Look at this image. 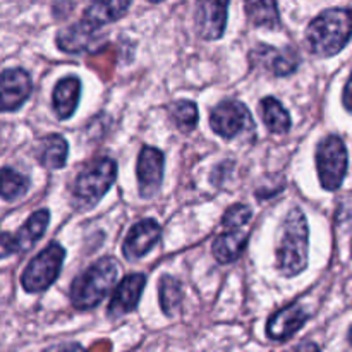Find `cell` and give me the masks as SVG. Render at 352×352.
Segmentation results:
<instances>
[{
    "label": "cell",
    "mask_w": 352,
    "mask_h": 352,
    "mask_svg": "<svg viewBox=\"0 0 352 352\" xmlns=\"http://www.w3.org/2000/svg\"><path fill=\"white\" fill-rule=\"evenodd\" d=\"M351 40V10L327 9L320 12L306 28V45L316 57L339 54Z\"/></svg>",
    "instance_id": "1"
},
{
    "label": "cell",
    "mask_w": 352,
    "mask_h": 352,
    "mask_svg": "<svg viewBox=\"0 0 352 352\" xmlns=\"http://www.w3.org/2000/svg\"><path fill=\"white\" fill-rule=\"evenodd\" d=\"M148 2H151V3H158V2H164V0H148Z\"/></svg>",
    "instance_id": "29"
},
{
    "label": "cell",
    "mask_w": 352,
    "mask_h": 352,
    "mask_svg": "<svg viewBox=\"0 0 352 352\" xmlns=\"http://www.w3.org/2000/svg\"><path fill=\"white\" fill-rule=\"evenodd\" d=\"M349 95H351V79H347L346 86H344V107H346V110L351 109Z\"/></svg>",
    "instance_id": "28"
},
{
    "label": "cell",
    "mask_w": 352,
    "mask_h": 352,
    "mask_svg": "<svg viewBox=\"0 0 352 352\" xmlns=\"http://www.w3.org/2000/svg\"><path fill=\"white\" fill-rule=\"evenodd\" d=\"M30 189V179L10 167L0 168V198L6 201H17Z\"/></svg>",
    "instance_id": "23"
},
{
    "label": "cell",
    "mask_w": 352,
    "mask_h": 352,
    "mask_svg": "<svg viewBox=\"0 0 352 352\" xmlns=\"http://www.w3.org/2000/svg\"><path fill=\"white\" fill-rule=\"evenodd\" d=\"M67 141L60 134H50L41 143V150L38 153V162L48 170H58L67 162Z\"/></svg>",
    "instance_id": "20"
},
{
    "label": "cell",
    "mask_w": 352,
    "mask_h": 352,
    "mask_svg": "<svg viewBox=\"0 0 352 352\" xmlns=\"http://www.w3.org/2000/svg\"><path fill=\"white\" fill-rule=\"evenodd\" d=\"M160 306L162 311L167 316H172L182 302V287L181 282L177 278L170 277V275H164L160 278Z\"/></svg>",
    "instance_id": "25"
},
{
    "label": "cell",
    "mask_w": 352,
    "mask_h": 352,
    "mask_svg": "<svg viewBox=\"0 0 352 352\" xmlns=\"http://www.w3.org/2000/svg\"><path fill=\"white\" fill-rule=\"evenodd\" d=\"M170 112L172 120H174L175 127H177L181 133H191L196 126H198V107L195 102H189V100H177L170 105L168 109Z\"/></svg>",
    "instance_id": "24"
},
{
    "label": "cell",
    "mask_w": 352,
    "mask_h": 352,
    "mask_svg": "<svg viewBox=\"0 0 352 352\" xmlns=\"http://www.w3.org/2000/svg\"><path fill=\"white\" fill-rule=\"evenodd\" d=\"M117 179V164L112 158H100L78 175L72 196L79 208H91L107 195Z\"/></svg>",
    "instance_id": "4"
},
{
    "label": "cell",
    "mask_w": 352,
    "mask_h": 352,
    "mask_svg": "<svg viewBox=\"0 0 352 352\" xmlns=\"http://www.w3.org/2000/svg\"><path fill=\"white\" fill-rule=\"evenodd\" d=\"M248 239H250V230L246 226L236 227V229H227L220 234L213 243V254H215L219 263H232L243 254L246 250Z\"/></svg>",
    "instance_id": "16"
},
{
    "label": "cell",
    "mask_w": 352,
    "mask_h": 352,
    "mask_svg": "<svg viewBox=\"0 0 352 352\" xmlns=\"http://www.w3.org/2000/svg\"><path fill=\"white\" fill-rule=\"evenodd\" d=\"M251 64L256 65L258 69L270 72L272 76H284L292 74L299 67V54L294 48H275L270 45H258L251 52Z\"/></svg>",
    "instance_id": "11"
},
{
    "label": "cell",
    "mask_w": 352,
    "mask_h": 352,
    "mask_svg": "<svg viewBox=\"0 0 352 352\" xmlns=\"http://www.w3.org/2000/svg\"><path fill=\"white\" fill-rule=\"evenodd\" d=\"M33 81L21 67L7 69L0 74V112L17 110L31 95Z\"/></svg>",
    "instance_id": "10"
},
{
    "label": "cell",
    "mask_w": 352,
    "mask_h": 352,
    "mask_svg": "<svg viewBox=\"0 0 352 352\" xmlns=\"http://www.w3.org/2000/svg\"><path fill=\"white\" fill-rule=\"evenodd\" d=\"M309 313L302 308L299 302H292V305L285 306L278 313H275L267 325V336L268 339L274 342H285L291 339L292 336L299 332L308 322Z\"/></svg>",
    "instance_id": "12"
},
{
    "label": "cell",
    "mask_w": 352,
    "mask_h": 352,
    "mask_svg": "<svg viewBox=\"0 0 352 352\" xmlns=\"http://www.w3.org/2000/svg\"><path fill=\"white\" fill-rule=\"evenodd\" d=\"M16 253H21L19 241H17L16 234L0 232V260Z\"/></svg>",
    "instance_id": "27"
},
{
    "label": "cell",
    "mask_w": 352,
    "mask_h": 352,
    "mask_svg": "<svg viewBox=\"0 0 352 352\" xmlns=\"http://www.w3.org/2000/svg\"><path fill=\"white\" fill-rule=\"evenodd\" d=\"M210 126L226 140L239 136L246 127L253 129V120L246 105L237 100H223L210 113Z\"/></svg>",
    "instance_id": "7"
},
{
    "label": "cell",
    "mask_w": 352,
    "mask_h": 352,
    "mask_svg": "<svg viewBox=\"0 0 352 352\" xmlns=\"http://www.w3.org/2000/svg\"><path fill=\"white\" fill-rule=\"evenodd\" d=\"M309 229L299 208L289 212L277 244V267L285 277H296L308 267Z\"/></svg>",
    "instance_id": "3"
},
{
    "label": "cell",
    "mask_w": 352,
    "mask_h": 352,
    "mask_svg": "<svg viewBox=\"0 0 352 352\" xmlns=\"http://www.w3.org/2000/svg\"><path fill=\"white\" fill-rule=\"evenodd\" d=\"M347 148L342 138L329 136L320 141L316 148V168L323 189L337 191L347 174Z\"/></svg>",
    "instance_id": "6"
},
{
    "label": "cell",
    "mask_w": 352,
    "mask_h": 352,
    "mask_svg": "<svg viewBox=\"0 0 352 352\" xmlns=\"http://www.w3.org/2000/svg\"><path fill=\"white\" fill-rule=\"evenodd\" d=\"M98 31H91L82 26L81 23L60 30L57 34V47L67 54H81L89 50L96 40H98Z\"/></svg>",
    "instance_id": "18"
},
{
    "label": "cell",
    "mask_w": 352,
    "mask_h": 352,
    "mask_svg": "<svg viewBox=\"0 0 352 352\" xmlns=\"http://www.w3.org/2000/svg\"><path fill=\"white\" fill-rule=\"evenodd\" d=\"M131 0H91L79 23L91 31H100L105 24L116 23L129 10Z\"/></svg>",
    "instance_id": "15"
},
{
    "label": "cell",
    "mask_w": 352,
    "mask_h": 352,
    "mask_svg": "<svg viewBox=\"0 0 352 352\" xmlns=\"http://www.w3.org/2000/svg\"><path fill=\"white\" fill-rule=\"evenodd\" d=\"M251 217H253V212H251L250 206L237 203V205L230 206V208L226 212V215L222 217V226L226 227V229L243 227L250 222Z\"/></svg>",
    "instance_id": "26"
},
{
    "label": "cell",
    "mask_w": 352,
    "mask_h": 352,
    "mask_svg": "<svg viewBox=\"0 0 352 352\" xmlns=\"http://www.w3.org/2000/svg\"><path fill=\"white\" fill-rule=\"evenodd\" d=\"M120 265L113 256L100 258L88 270L82 272L71 287V302L78 311L96 308L119 277Z\"/></svg>",
    "instance_id": "2"
},
{
    "label": "cell",
    "mask_w": 352,
    "mask_h": 352,
    "mask_svg": "<svg viewBox=\"0 0 352 352\" xmlns=\"http://www.w3.org/2000/svg\"><path fill=\"white\" fill-rule=\"evenodd\" d=\"M261 117L267 129L274 134H284L291 129V116L280 102L274 96L261 100Z\"/></svg>",
    "instance_id": "22"
},
{
    "label": "cell",
    "mask_w": 352,
    "mask_h": 352,
    "mask_svg": "<svg viewBox=\"0 0 352 352\" xmlns=\"http://www.w3.org/2000/svg\"><path fill=\"white\" fill-rule=\"evenodd\" d=\"M65 260V251L60 244L54 243L38 253L33 260L28 263L21 275V284L23 289L30 294L43 292L57 280L60 274L62 263Z\"/></svg>",
    "instance_id": "5"
},
{
    "label": "cell",
    "mask_w": 352,
    "mask_h": 352,
    "mask_svg": "<svg viewBox=\"0 0 352 352\" xmlns=\"http://www.w3.org/2000/svg\"><path fill=\"white\" fill-rule=\"evenodd\" d=\"M48 222H50V212L45 208L34 212L33 215L26 220V223L16 232L17 241H19L21 253L30 251L31 248L34 246V243L43 237Z\"/></svg>",
    "instance_id": "21"
},
{
    "label": "cell",
    "mask_w": 352,
    "mask_h": 352,
    "mask_svg": "<svg viewBox=\"0 0 352 352\" xmlns=\"http://www.w3.org/2000/svg\"><path fill=\"white\" fill-rule=\"evenodd\" d=\"M81 96V81L76 76H67L55 85L52 102L58 119H69L76 112Z\"/></svg>",
    "instance_id": "17"
},
{
    "label": "cell",
    "mask_w": 352,
    "mask_h": 352,
    "mask_svg": "<svg viewBox=\"0 0 352 352\" xmlns=\"http://www.w3.org/2000/svg\"><path fill=\"white\" fill-rule=\"evenodd\" d=\"M162 236V227L157 220L144 219L138 222L127 234L124 241L122 253L127 260H138L150 253L151 248L158 243Z\"/></svg>",
    "instance_id": "14"
},
{
    "label": "cell",
    "mask_w": 352,
    "mask_h": 352,
    "mask_svg": "<svg viewBox=\"0 0 352 352\" xmlns=\"http://www.w3.org/2000/svg\"><path fill=\"white\" fill-rule=\"evenodd\" d=\"M246 17L253 26L278 30L280 28V14H278L277 0H244Z\"/></svg>",
    "instance_id": "19"
},
{
    "label": "cell",
    "mask_w": 352,
    "mask_h": 352,
    "mask_svg": "<svg viewBox=\"0 0 352 352\" xmlns=\"http://www.w3.org/2000/svg\"><path fill=\"white\" fill-rule=\"evenodd\" d=\"M164 153L158 148L144 146L138 157L136 174H138V186H140L141 198L148 199L153 198L162 186L164 179Z\"/></svg>",
    "instance_id": "9"
},
{
    "label": "cell",
    "mask_w": 352,
    "mask_h": 352,
    "mask_svg": "<svg viewBox=\"0 0 352 352\" xmlns=\"http://www.w3.org/2000/svg\"><path fill=\"white\" fill-rule=\"evenodd\" d=\"M144 285H146V275L144 274H133L124 277L119 287L113 292V298L109 305L110 318H120V316L134 311L140 305Z\"/></svg>",
    "instance_id": "13"
},
{
    "label": "cell",
    "mask_w": 352,
    "mask_h": 352,
    "mask_svg": "<svg viewBox=\"0 0 352 352\" xmlns=\"http://www.w3.org/2000/svg\"><path fill=\"white\" fill-rule=\"evenodd\" d=\"M229 16V0H198L195 10V26L203 40H219L223 36Z\"/></svg>",
    "instance_id": "8"
}]
</instances>
